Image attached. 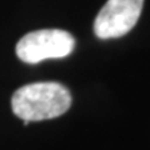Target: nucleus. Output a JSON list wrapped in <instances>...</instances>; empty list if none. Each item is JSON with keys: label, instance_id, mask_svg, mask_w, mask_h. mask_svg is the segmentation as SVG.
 <instances>
[{"label": "nucleus", "instance_id": "nucleus-1", "mask_svg": "<svg viewBox=\"0 0 150 150\" xmlns=\"http://www.w3.org/2000/svg\"><path fill=\"white\" fill-rule=\"evenodd\" d=\"M71 105V95L59 83H33L13 94L11 109L18 118L40 121L63 115Z\"/></svg>", "mask_w": 150, "mask_h": 150}, {"label": "nucleus", "instance_id": "nucleus-2", "mask_svg": "<svg viewBox=\"0 0 150 150\" xmlns=\"http://www.w3.org/2000/svg\"><path fill=\"white\" fill-rule=\"evenodd\" d=\"M75 40L70 33L60 29H43L26 34L16 44L18 58L28 64L46 59H60L73 53Z\"/></svg>", "mask_w": 150, "mask_h": 150}, {"label": "nucleus", "instance_id": "nucleus-3", "mask_svg": "<svg viewBox=\"0 0 150 150\" xmlns=\"http://www.w3.org/2000/svg\"><path fill=\"white\" fill-rule=\"evenodd\" d=\"M144 0H108L94 21V31L100 39L120 38L139 20Z\"/></svg>", "mask_w": 150, "mask_h": 150}]
</instances>
